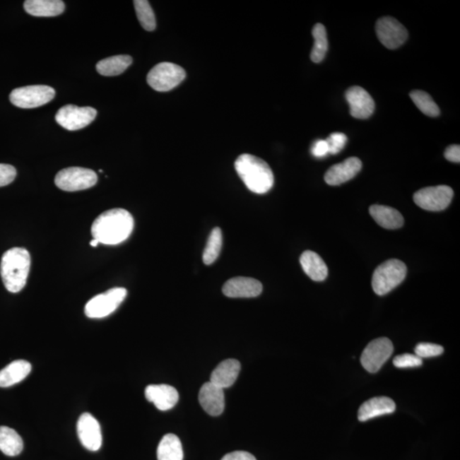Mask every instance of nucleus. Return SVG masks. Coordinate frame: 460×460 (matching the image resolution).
Listing matches in <instances>:
<instances>
[{
	"instance_id": "32",
	"label": "nucleus",
	"mask_w": 460,
	"mask_h": 460,
	"mask_svg": "<svg viewBox=\"0 0 460 460\" xmlns=\"http://www.w3.org/2000/svg\"><path fill=\"white\" fill-rule=\"evenodd\" d=\"M444 352L443 347L436 343H420L415 347V354L420 358H435Z\"/></svg>"
},
{
	"instance_id": "31",
	"label": "nucleus",
	"mask_w": 460,
	"mask_h": 460,
	"mask_svg": "<svg viewBox=\"0 0 460 460\" xmlns=\"http://www.w3.org/2000/svg\"><path fill=\"white\" fill-rule=\"evenodd\" d=\"M134 3L136 16L142 27L149 32L155 30L156 20L151 4L146 0H136Z\"/></svg>"
},
{
	"instance_id": "36",
	"label": "nucleus",
	"mask_w": 460,
	"mask_h": 460,
	"mask_svg": "<svg viewBox=\"0 0 460 460\" xmlns=\"http://www.w3.org/2000/svg\"><path fill=\"white\" fill-rule=\"evenodd\" d=\"M312 155L317 158H322L329 153V145L326 140H318L312 148Z\"/></svg>"
},
{
	"instance_id": "34",
	"label": "nucleus",
	"mask_w": 460,
	"mask_h": 460,
	"mask_svg": "<svg viewBox=\"0 0 460 460\" xmlns=\"http://www.w3.org/2000/svg\"><path fill=\"white\" fill-rule=\"evenodd\" d=\"M393 364L398 368L415 367L421 366L423 360L416 355L403 354L396 356Z\"/></svg>"
},
{
	"instance_id": "23",
	"label": "nucleus",
	"mask_w": 460,
	"mask_h": 460,
	"mask_svg": "<svg viewBox=\"0 0 460 460\" xmlns=\"http://www.w3.org/2000/svg\"><path fill=\"white\" fill-rule=\"evenodd\" d=\"M31 370V364L27 360H14L0 371V387H10L20 383L30 374Z\"/></svg>"
},
{
	"instance_id": "28",
	"label": "nucleus",
	"mask_w": 460,
	"mask_h": 460,
	"mask_svg": "<svg viewBox=\"0 0 460 460\" xmlns=\"http://www.w3.org/2000/svg\"><path fill=\"white\" fill-rule=\"evenodd\" d=\"M312 35L314 42L310 58L314 63L319 64L324 59L329 49L326 28L322 23H317L312 29Z\"/></svg>"
},
{
	"instance_id": "39",
	"label": "nucleus",
	"mask_w": 460,
	"mask_h": 460,
	"mask_svg": "<svg viewBox=\"0 0 460 460\" xmlns=\"http://www.w3.org/2000/svg\"><path fill=\"white\" fill-rule=\"evenodd\" d=\"M99 243L100 242H99L98 240L93 239V240H91L90 244L91 247H96L98 246Z\"/></svg>"
},
{
	"instance_id": "24",
	"label": "nucleus",
	"mask_w": 460,
	"mask_h": 460,
	"mask_svg": "<svg viewBox=\"0 0 460 460\" xmlns=\"http://www.w3.org/2000/svg\"><path fill=\"white\" fill-rule=\"evenodd\" d=\"M300 264L306 275L314 281H323L329 275L326 264L316 252L305 251L300 256Z\"/></svg>"
},
{
	"instance_id": "15",
	"label": "nucleus",
	"mask_w": 460,
	"mask_h": 460,
	"mask_svg": "<svg viewBox=\"0 0 460 460\" xmlns=\"http://www.w3.org/2000/svg\"><path fill=\"white\" fill-rule=\"evenodd\" d=\"M263 291L259 281L250 277H234L223 285V293L229 297H255Z\"/></svg>"
},
{
	"instance_id": "35",
	"label": "nucleus",
	"mask_w": 460,
	"mask_h": 460,
	"mask_svg": "<svg viewBox=\"0 0 460 460\" xmlns=\"http://www.w3.org/2000/svg\"><path fill=\"white\" fill-rule=\"evenodd\" d=\"M16 177V170L11 165L0 164V187L9 185Z\"/></svg>"
},
{
	"instance_id": "4",
	"label": "nucleus",
	"mask_w": 460,
	"mask_h": 460,
	"mask_svg": "<svg viewBox=\"0 0 460 460\" xmlns=\"http://www.w3.org/2000/svg\"><path fill=\"white\" fill-rule=\"evenodd\" d=\"M407 272V266L403 262L389 259L375 269L372 275V289L377 295L384 296L403 283Z\"/></svg>"
},
{
	"instance_id": "29",
	"label": "nucleus",
	"mask_w": 460,
	"mask_h": 460,
	"mask_svg": "<svg viewBox=\"0 0 460 460\" xmlns=\"http://www.w3.org/2000/svg\"><path fill=\"white\" fill-rule=\"evenodd\" d=\"M223 247V234L219 228H215L207 240L203 262L206 265L213 264L218 258Z\"/></svg>"
},
{
	"instance_id": "13",
	"label": "nucleus",
	"mask_w": 460,
	"mask_h": 460,
	"mask_svg": "<svg viewBox=\"0 0 460 460\" xmlns=\"http://www.w3.org/2000/svg\"><path fill=\"white\" fill-rule=\"evenodd\" d=\"M77 432L81 444L86 449L95 452L101 449L102 443L101 426L90 413H83L78 418Z\"/></svg>"
},
{
	"instance_id": "11",
	"label": "nucleus",
	"mask_w": 460,
	"mask_h": 460,
	"mask_svg": "<svg viewBox=\"0 0 460 460\" xmlns=\"http://www.w3.org/2000/svg\"><path fill=\"white\" fill-rule=\"evenodd\" d=\"M98 112L91 107L66 105L56 114V120L68 131H78L90 125L96 118Z\"/></svg>"
},
{
	"instance_id": "33",
	"label": "nucleus",
	"mask_w": 460,
	"mask_h": 460,
	"mask_svg": "<svg viewBox=\"0 0 460 460\" xmlns=\"http://www.w3.org/2000/svg\"><path fill=\"white\" fill-rule=\"evenodd\" d=\"M326 141L329 145V153L337 155L346 147L348 138L347 136L341 132H334Z\"/></svg>"
},
{
	"instance_id": "12",
	"label": "nucleus",
	"mask_w": 460,
	"mask_h": 460,
	"mask_svg": "<svg viewBox=\"0 0 460 460\" xmlns=\"http://www.w3.org/2000/svg\"><path fill=\"white\" fill-rule=\"evenodd\" d=\"M376 33L380 42L391 49L400 47L408 37L407 28L391 16H384L378 20Z\"/></svg>"
},
{
	"instance_id": "30",
	"label": "nucleus",
	"mask_w": 460,
	"mask_h": 460,
	"mask_svg": "<svg viewBox=\"0 0 460 460\" xmlns=\"http://www.w3.org/2000/svg\"><path fill=\"white\" fill-rule=\"evenodd\" d=\"M410 98L423 114L430 116V117H437L440 114V109H439L437 103L425 91L413 90L410 93Z\"/></svg>"
},
{
	"instance_id": "26",
	"label": "nucleus",
	"mask_w": 460,
	"mask_h": 460,
	"mask_svg": "<svg viewBox=\"0 0 460 460\" xmlns=\"http://www.w3.org/2000/svg\"><path fill=\"white\" fill-rule=\"evenodd\" d=\"M131 64L132 58L130 56H114L99 61L97 70L103 76H116L125 72Z\"/></svg>"
},
{
	"instance_id": "10",
	"label": "nucleus",
	"mask_w": 460,
	"mask_h": 460,
	"mask_svg": "<svg viewBox=\"0 0 460 460\" xmlns=\"http://www.w3.org/2000/svg\"><path fill=\"white\" fill-rule=\"evenodd\" d=\"M393 351V343L389 338H376L365 348L360 363L367 372L375 374L391 358Z\"/></svg>"
},
{
	"instance_id": "2",
	"label": "nucleus",
	"mask_w": 460,
	"mask_h": 460,
	"mask_svg": "<svg viewBox=\"0 0 460 460\" xmlns=\"http://www.w3.org/2000/svg\"><path fill=\"white\" fill-rule=\"evenodd\" d=\"M240 179L252 192L266 194L273 187V174L269 165L259 157L243 153L235 163Z\"/></svg>"
},
{
	"instance_id": "6",
	"label": "nucleus",
	"mask_w": 460,
	"mask_h": 460,
	"mask_svg": "<svg viewBox=\"0 0 460 460\" xmlns=\"http://www.w3.org/2000/svg\"><path fill=\"white\" fill-rule=\"evenodd\" d=\"M127 290L123 288H115L106 293L98 294L91 298L85 307V313L89 318H105L114 312L125 300Z\"/></svg>"
},
{
	"instance_id": "22",
	"label": "nucleus",
	"mask_w": 460,
	"mask_h": 460,
	"mask_svg": "<svg viewBox=\"0 0 460 460\" xmlns=\"http://www.w3.org/2000/svg\"><path fill=\"white\" fill-rule=\"evenodd\" d=\"M24 9L28 14L40 18L59 16L65 10V4L61 0H27Z\"/></svg>"
},
{
	"instance_id": "21",
	"label": "nucleus",
	"mask_w": 460,
	"mask_h": 460,
	"mask_svg": "<svg viewBox=\"0 0 460 460\" xmlns=\"http://www.w3.org/2000/svg\"><path fill=\"white\" fill-rule=\"evenodd\" d=\"M370 213L375 222L384 229H400L404 225L403 215L392 207L374 205L370 207Z\"/></svg>"
},
{
	"instance_id": "8",
	"label": "nucleus",
	"mask_w": 460,
	"mask_h": 460,
	"mask_svg": "<svg viewBox=\"0 0 460 460\" xmlns=\"http://www.w3.org/2000/svg\"><path fill=\"white\" fill-rule=\"evenodd\" d=\"M98 182L97 173L83 167H69L57 174L55 184L64 191L74 192L93 187Z\"/></svg>"
},
{
	"instance_id": "3",
	"label": "nucleus",
	"mask_w": 460,
	"mask_h": 460,
	"mask_svg": "<svg viewBox=\"0 0 460 460\" xmlns=\"http://www.w3.org/2000/svg\"><path fill=\"white\" fill-rule=\"evenodd\" d=\"M30 266V254L24 248H11L4 254L0 273L8 291L16 293L23 289L27 283Z\"/></svg>"
},
{
	"instance_id": "37",
	"label": "nucleus",
	"mask_w": 460,
	"mask_h": 460,
	"mask_svg": "<svg viewBox=\"0 0 460 460\" xmlns=\"http://www.w3.org/2000/svg\"><path fill=\"white\" fill-rule=\"evenodd\" d=\"M445 158L454 163H460V147L459 145H451L447 147L445 153Z\"/></svg>"
},
{
	"instance_id": "1",
	"label": "nucleus",
	"mask_w": 460,
	"mask_h": 460,
	"mask_svg": "<svg viewBox=\"0 0 460 460\" xmlns=\"http://www.w3.org/2000/svg\"><path fill=\"white\" fill-rule=\"evenodd\" d=\"M134 229V219L129 211L114 208L99 215L91 226L93 239L105 244H117L129 238Z\"/></svg>"
},
{
	"instance_id": "17",
	"label": "nucleus",
	"mask_w": 460,
	"mask_h": 460,
	"mask_svg": "<svg viewBox=\"0 0 460 460\" xmlns=\"http://www.w3.org/2000/svg\"><path fill=\"white\" fill-rule=\"evenodd\" d=\"M362 163L356 157H350L342 163L333 165L325 174V181L331 186H338L354 178L362 170Z\"/></svg>"
},
{
	"instance_id": "25",
	"label": "nucleus",
	"mask_w": 460,
	"mask_h": 460,
	"mask_svg": "<svg viewBox=\"0 0 460 460\" xmlns=\"http://www.w3.org/2000/svg\"><path fill=\"white\" fill-rule=\"evenodd\" d=\"M157 458L158 460L184 459V450H182L180 439L174 434L165 435L161 439L157 449Z\"/></svg>"
},
{
	"instance_id": "19",
	"label": "nucleus",
	"mask_w": 460,
	"mask_h": 460,
	"mask_svg": "<svg viewBox=\"0 0 460 460\" xmlns=\"http://www.w3.org/2000/svg\"><path fill=\"white\" fill-rule=\"evenodd\" d=\"M396 411V403L387 396L372 398L360 406L358 420L364 422Z\"/></svg>"
},
{
	"instance_id": "14",
	"label": "nucleus",
	"mask_w": 460,
	"mask_h": 460,
	"mask_svg": "<svg viewBox=\"0 0 460 460\" xmlns=\"http://www.w3.org/2000/svg\"><path fill=\"white\" fill-rule=\"evenodd\" d=\"M346 98L350 105L351 116L355 119H365L374 114L375 103L371 95L362 87L352 86L346 91Z\"/></svg>"
},
{
	"instance_id": "7",
	"label": "nucleus",
	"mask_w": 460,
	"mask_h": 460,
	"mask_svg": "<svg viewBox=\"0 0 460 460\" xmlns=\"http://www.w3.org/2000/svg\"><path fill=\"white\" fill-rule=\"evenodd\" d=\"M55 94V90L51 86L28 85L12 90L10 100L20 109H35L51 102Z\"/></svg>"
},
{
	"instance_id": "18",
	"label": "nucleus",
	"mask_w": 460,
	"mask_h": 460,
	"mask_svg": "<svg viewBox=\"0 0 460 460\" xmlns=\"http://www.w3.org/2000/svg\"><path fill=\"white\" fill-rule=\"evenodd\" d=\"M145 396L160 411L172 409L179 400L177 389L168 384L148 385L145 389Z\"/></svg>"
},
{
	"instance_id": "38",
	"label": "nucleus",
	"mask_w": 460,
	"mask_h": 460,
	"mask_svg": "<svg viewBox=\"0 0 460 460\" xmlns=\"http://www.w3.org/2000/svg\"><path fill=\"white\" fill-rule=\"evenodd\" d=\"M222 460H256L254 455L244 451H235L228 454Z\"/></svg>"
},
{
	"instance_id": "20",
	"label": "nucleus",
	"mask_w": 460,
	"mask_h": 460,
	"mask_svg": "<svg viewBox=\"0 0 460 460\" xmlns=\"http://www.w3.org/2000/svg\"><path fill=\"white\" fill-rule=\"evenodd\" d=\"M240 371L239 360L235 359L223 360L211 374L210 382L223 389L229 388L235 383Z\"/></svg>"
},
{
	"instance_id": "27",
	"label": "nucleus",
	"mask_w": 460,
	"mask_h": 460,
	"mask_svg": "<svg viewBox=\"0 0 460 460\" xmlns=\"http://www.w3.org/2000/svg\"><path fill=\"white\" fill-rule=\"evenodd\" d=\"M23 441L15 430L7 426H0V451L7 456H16L22 453Z\"/></svg>"
},
{
	"instance_id": "5",
	"label": "nucleus",
	"mask_w": 460,
	"mask_h": 460,
	"mask_svg": "<svg viewBox=\"0 0 460 460\" xmlns=\"http://www.w3.org/2000/svg\"><path fill=\"white\" fill-rule=\"evenodd\" d=\"M185 77V70L180 66L172 63H161L149 71L147 81L153 90L165 93L181 84Z\"/></svg>"
},
{
	"instance_id": "9",
	"label": "nucleus",
	"mask_w": 460,
	"mask_h": 460,
	"mask_svg": "<svg viewBox=\"0 0 460 460\" xmlns=\"http://www.w3.org/2000/svg\"><path fill=\"white\" fill-rule=\"evenodd\" d=\"M454 197V190L440 185L418 190L413 196L414 203L420 208L430 211L445 210Z\"/></svg>"
},
{
	"instance_id": "16",
	"label": "nucleus",
	"mask_w": 460,
	"mask_h": 460,
	"mask_svg": "<svg viewBox=\"0 0 460 460\" xmlns=\"http://www.w3.org/2000/svg\"><path fill=\"white\" fill-rule=\"evenodd\" d=\"M199 401L205 411L211 416H219L225 411V399L223 389L211 382L202 385L199 393Z\"/></svg>"
}]
</instances>
